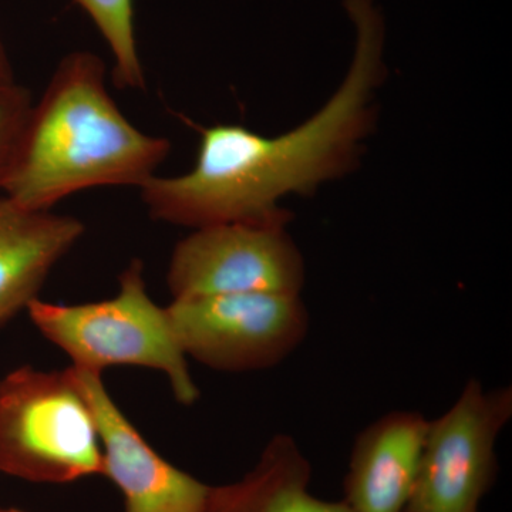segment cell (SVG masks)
<instances>
[{
    "mask_svg": "<svg viewBox=\"0 0 512 512\" xmlns=\"http://www.w3.org/2000/svg\"><path fill=\"white\" fill-rule=\"evenodd\" d=\"M356 28L355 55L339 89L311 119L279 136L239 124L201 133L188 173L151 178L140 188L153 220L202 228L231 222H289L279 207L348 173L375 126L376 92L386 74L384 20L375 0H343Z\"/></svg>",
    "mask_w": 512,
    "mask_h": 512,
    "instance_id": "cell-1",
    "label": "cell"
},
{
    "mask_svg": "<svg viewBox=\"0 0 512 512\" xmlns=\"http://www.w3.org/2000/svg\"><path fill=\"white\" fill-rule=\"evenodd\" d=\"M165 137L144 133L107 89L106 66L79 50L57 64L32 111L3 195L30 211L99 187L140 190L170 156Z\"/></svg>",
    "mask_w": 512,
    "mask_h": 512,
    "instance_id": "cell-2",
    "label": "cell"
},
{
    "mask_svg": "<svg viewBox=\"0 0 512 512\" xmlns=\"http://www.w3.org/2000/svg\"><path fill=\"white\" fill-rule=\"evenodd\" d=\"M119 284V292L106 301L60 305L36 298L26 311L36 329L62 349L76 369L97 375L114 366L157 370L167 376L175 400L191 406L200 399V390L167 308L148 295L143 262L134 259Z\"/></svg>",
    "mask_w": 512,
    "mask_h": 512,
    "instance_id": "cell-3",
    "label": "cell"
},
{
    "mask_svg": "<svg viewBox=\"0 0 512 512\" xmlns=\"http://www.w3.org/2000/svg\"><path fill=\"white\" fill-rule=\"evenodd\" d=\"M0 473L43 484L103 476L99 426L72 367L0 379Z\"/></svg>",
    "mask_w": 512,
    "mask_h": 512,
    "instance_id": "cell-4",
    "label": "cell"
},
{
    "mask_svg": "<svg viewBox=\"0 0 512 512\" xmlns=\"http://www.w3.org/2000/svg\"><path fill=\"white\" fill-rule=\"evenodd\" d=\"M167 308L178 343L220 372H255L284 362L309 332L301 295L234 293L173 299Z\"/></svg>",
    "mask_w": 512,
    "mask_h": 512,
    "instance_id": "cell-5",
    "label": "cell"
},
{
    "mask_svg": "<svg viewBox=\"0 0 512 512\" xmlns=\"http://www.w3.org/2000/svg\"><path fill=\"white\" fill-rule=\"evenodd\" d=\"M511 419V386L485 390L468 380L456 403L429 421L404 512H478L497 478L495 446Z\"/></svg>",
    "mask_w": 512,
    "mask_h": 512,
    "instance_id": "cell-6",
    "label": "cell"
},
{
    "mask_svg": "<svg viewBox=\"0 0 512 512\" xmlns=\"http://www.w3.org/2000/svg\"><path fill=\"white\" fill-rule=\"evenodd\" d=\"M288 222H231L194 229L175 245L167 282L173 299L234 293L301 295L305 261Z\"/></svg>",
    "mask_w": 512,
    "mask_h": 512,
    "instance_id": "cell-7",
    "label": "cell"
},
{
    "mask_svg": "<svg viewBox=\"0 0 512 512\" xmlns=\"http://www.w3.org/2000/svg\"><path fill=\"white\" fill-rule=\"evenodd\" d=\"M72 367L96 416L104 477L124 498V512H208L214 487L157 453L111 399L101 375Z\"/></svg>",
    "mask_w": 512,
    "mask_h": 512,
    "instance_id": "cell-8",
    "label": "cell"
},
{
    "mask_svg": "<svg viewBox=\"0 0 512 512\" xmlns=\"http://www.w3.org/2000/svg\"><path fill=\"white\" fill-rule=\"evenodd\" d=\"M429 420L396 410L360 431L350 454L345 500L353 512H404L416 481Z\"/></svg>",
    "mask_w": 512,
    "mask_h": 512,
    "instance_id": "cell-9",
    "label": "cell"
},
{
    "mask_svg": "<svg viewBox=\"0 0 512 512\" xmlns=\"http://www.w3.org/2000/svg\"><path fill=\"white\" fill-rule=\"evenodd\" d=\"M84 229L72 215L25 210L0 194V329L28 309Z\"/></svg>",
    "mask_w": 512,
    "mask_h": 512,
    "instance_id": "cell-10",
    "label": "cell"
},
{
    "mask_svg": "<svg viewBox=\"0 0 512 512\" xmlns=\"http://www.w3.org/2000/svg\"><path fill=\"white\" fill-rule=\"evenodd\" d=\"M312 466L293 437L276 434L241 480L214 487L208 512H353L309 493Z\"/></svg>",
    "mask_w": 512,
    "mask_h": 512,
    "instance_id": "cell-11",
    "label": "cell"
},
{
    "mask_svg": "<svg viewBox=\"0 0 512 512\" xmlns=\"http://www.w3.org/2000/svg\"><path fill=\"white\" fill-rule=\"evenodd\" d=\"M99 30L113 56L111 79L120 90H146L138 52L134 0H74Z\"/></svg>",
    "mask_w": 512,
    "mask_h": 512,
    "instance_id": "cell-12",
    "label": "cell"
},
{
    "mask_svg": "<svg viewBox=\"0 0 512 512\" xmlns=\"http://www.w3.org/2000/svg\"><path fill=\"white\" fill-rule=\"evenodd\" d=\"M32 107V94L26 87L16 83L0 90V194L15 163Z\"/></svg>",
    "mask_w": 512,
    "mask_h": 512,
    "instance_id": "cell-13",
    "label": "cell"
},
{
    "mask_svg": "<svg viewBox=\"0 0 512 512\" xmlns=\"http://www.w3.org/2000/svg\"><path fill=\"white\" fill-rule=\"evenodd\" d=\"M15 84L16 79L12 63H10L8 50H6L2 35H0V90L8 89V87L15 86Z\"/></svg>",
    "mask_w": 512,
    "mask_h": 512,
    "instance_id": "cell-14",
    "label": "cell"
},
{
    "mask_svg": "<svg viewBox=\"0 0 512 512\" xmlns=\"http://www.w3.org/2000/svg\"><path fill=\"white\" fill-rule=\"evenodd\" d=\"M0 512H23V511L16 510V508H0Z\"/></svg>",
    "mask_w": 512,
    "mask_h": 512,
    "instance_id": "cell-15",
    "label": "cell"
}]
</instances>
